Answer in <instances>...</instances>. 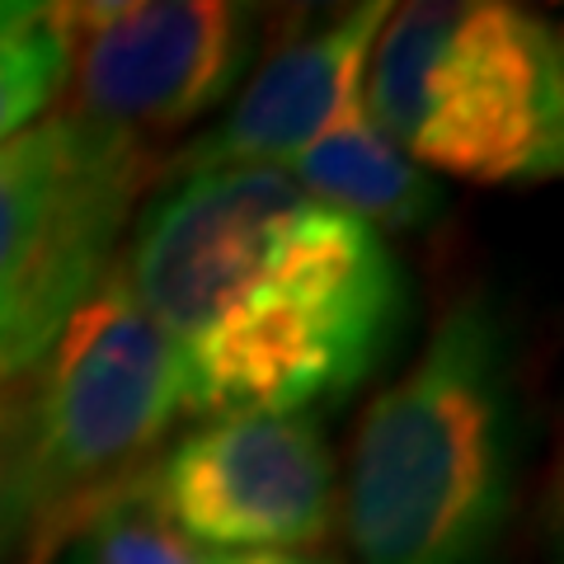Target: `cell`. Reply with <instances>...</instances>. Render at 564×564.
<instances>
[{"label":"cell","instance_id":"7a4b0ae2","mask_svg":"<svg viewBox=\"0 0 564 564\" xmlns=\"http://www.w3.org/2000/svg\"><path fill=\"white\" fill-rule=\"evenodd\" d=\"M518 456L503 315L485 296H462L358 423L348 466L358 564H499Z\"/></svg>","mask_w":564,"mask_h":564},{"label":"cell","instance_id":"9c48e42d","mask_svg":"<svg viewBox=\"0 0 564 564\" xmlns=\"http://www.w3.org/2000/svg\"><path fill=\"white\" fill-rule=\"evenodd\" d=\"M282 174H292L321 207L372 226L377 236L419 231V226L437 221V212L447 203L443 188L429 180V170L414 165L395 141H386L367 122V113L321 137Z\"/></svg>","mask_w":564,"mask_h":564},{"label":"cell","instance_id":"5b68a950","mask_svg":"<svg viewBox=\"0 0 564 564\" xmlns=\"http://www.w3.org/2000/svg\"><path fill=\"white\" fill-rule=\"evenodd\" d=\"M155 180L165 161L57 109L0 141V381L43 362L70 311L118 263L137 198Z\"/></svg>","mask_w":564,"mask_h":564},{"label":"cell","instance_id":"6da1fadb","mask_svg":"<svg viewBox=\"0 0 564 564\" xmlns=\"http://www.w3.org/2000/svg\"><path fill=\"white\" fill-rule=\"evenodd\" d=\"M118 278L184 367V414H302L362 386L404 321L372 226L282 170H193L141 207Z\"/></svg>","mask_w":564,"mask_h":564},{"label":"cell","instance_id":"8fae6325","mask_svg":"<svg viewBox=\"0 0 564 564\" xmlns=\"http://www.w3.org/2000/svg\"><path fill=\"white\" fill-rule=\"evenodd\" d=\"M66 545V564H207L198 545L147 499V480L95 508Z\"/></svg>","mask_w":564,"mask_h":564},{"label":"cell","instance_id":"30bf717a","mask_svg":"<svg viewBox=\"0 0 564 564\" xmlns=\"http://www.w3.org/2000/svg\"><path fill=\"white\" fill-rule=\"evenodd\" d=\"M66 85L62 6L0 0V141L43 122Z\"/></svg>","mask_w":564,"mask_h":564},{"label":"cell","instance_id":"277c9868","mask_svg":"<svg viewBox=\"0 0 564 564\" xmlns=\"http://www.w3.org/2000/svg\"><path fill=\"white\" fill-rule=\"evenodd\" d=\"M180 414V352L132 302L113 263L33 367L24 564H52L95 508L147 480Z\"/></svg>","mask_w":564,"mask_h":564},{"label":"cell","instance_id":"8992f818","mask_svg":"<svg viewBox=\"0 0 564 564\" xmlns=\"http://www.w3.org/2000/svg\"><path fill=\"white\" fill-rule=\"evenodd\" d=\"M66 85L62 109L155 161L170 137L221 109L254 66L263 20L226 0H95L62 6Z\"/></svg>","mask_w":564,"mask_h":564},{"label":"cell","instance_id":"4fadbf2b","mask_svg":"<svg viewBox=\"0 0 564 564\" xmlns=\"http://www.w3.org/2000/svg\"><path fill=\"white\" fill-rule=\"evenodd\" d=\"M207 564H329V560H315L302 551H231V555H217Z\"/></svg>","mask_w":564,"mask_h":564},{"label":"cell","instance_id":"52a82bcc","mask_svg":"<svg viewBox=\"0 0 564 564\" xmlns=\"http://www.w3.org/2000/svg\"><path fill=\"white\" fill-rule=\"evenodd\" d=\"M147 499L221 555L311 551L334 532V456L311 414L212 419L165 447Z\"/></svg>","mask_w":564,"mask_h":564},{"label":"cell","instance_id":"7c38bea8","mask_svg":"<svg viewBox=\"0 0 564 564\" xmlns=\"http://www.w3.org/2000/svg\"><path fill=\"white\" fill-rule=\"evenodd\" d=\"M29 395H33V372L0 381V564L24 555L29 532H33Z\"/></svg>","mask_w":564,"mask_h":564},{"label":"cell","instance_id":"3957f363","mask_svg":"<svg viewBox=\"0 0 564 564\" xmlns=\"http://www.w3.org/2000/svg\"><path fill=\"white\" fill-rule=\"evenodd\" d=\"M367 70V122L414 165L485 188L560 174L564 52L545 14L503 0L400 6Z\"/></svg>","mask_w":564,"mask_h":564},{"label":"cell","instance_id":"ba28073f","mask_svg":"<svg viewBox=\"0 0 564 564\" xmlns=\"http://www.w3.org/2000/svg\"><path fill=\"white\" fill-rule=\"evenodd\" d=\"M386 14H391L386 0H367V6H348L325 24H296L273 52H263L254 76L236 95L231 113L207 137L170 155L165 180L226 165L288 170L321 137L362 118V76Z\"/></svg>","mask_w":564,"mask_h":564}]
</instances>
